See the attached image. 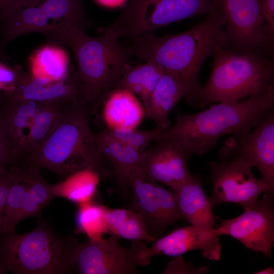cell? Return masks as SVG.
I'll use <instances>...</instances> for the list:
<instances>
[{"label":"cell","instance_id":"1","mask_svg":"<svg viewBox=\"0 0 274 274\" xmlns=\"http://www.w3.org/2000/svg\"><path fill=\"white\" fill-rule=\"evenodd\" d=\"M225 20L218 8L190 29L176 34H147L133 39L131 55L153 62L176 76L187 92L186 101L198 107L202 85L199 73L205 60L221 48L228 47Z\"/></svg>","mask_w":274,"mask_h":274},{"label":"cell","instance_id":"29","mask_svg":"<svg viewBox=\"0 0 274 274\" xmlns=\"http://www.w3.org/2000/svg\"><path fill=\"white\" fill-rule=\"evenodd\" d=\"M78 206L76 223L79 231L86 234L89 239L102 238V235L108 232L105 216L106 207L92 201Z\"/></svg>","mask_w":274,"mask_h":274},{"label":"cell","instance_id":"26","mask_svg":"<svg viewBox=\"0 0 274 274\" xmlns=\"http://www.w3.org/2000/svg\"><path fill=\"white\" fill-rule=\"evenodd\" d=\"M71 103H40L23 156L36 151L43 144L56 127Z\"/></svg>","mask_w":274,"mask_h":274},{"label":"cell","instance_id":"35","mask_svg":"<svg viewBox=\"0 0 274 274\" xmlns=\"http://www.w3.org/2000/svg\"><path fill=\"white\" fill-rule=\"evenodd\" d=\"M262 16L269 38L274 41V0H262Z\"/></svg>","mask_w":274,"mask_h":274},{"label":"cell","instance_id":"21","mask_svg":"<svg viewBox=\"0 0 274 274\" xmlns=\"http://www.w3.org/2000/svg\"><path fill=\"white\" fill-rule=\"evenodd\" d=\"M12 177L8 192L0 234L15 231L26 202L34 177L40 168L31 165L27 167L11 165Z\"/></svg>","mask_w":274,"mask_h":274},{"label":"cell","instance_id":"20","mask_svg":"<svg viewBox=\"0 0 274 274\" xmlns=\"http://www.w3.org/2000/svg\"><path fill=\"white\" fill-rule=\"evenodd\" d=\"M186 95V90L180 80L164 71L152 92L145 113L154 121L156 126L166 130L170 127L168 114L176 104Z\"/></svg>","mask_w":274,"mask_h":274},{"label":"cell","instance_id":"24","mask_svg":"<svg viewBox=\"0 0 274 274\" xmlns=\"http://www.w3.org/2000/svg\"><path fill=\"white\" fill-rule=\"evenodd\" d=\"M164 70L153 62L135 66L128 65L113 87V89H124L139 96L147 109L151 95L164 73Z\"/></svg>","mask_w":274,"mask_h":274},{"label":"cell","instance_id":"19","mask_svg":"<svg viewBox=\"0 0 274 274\" xmlns=\"http://www.w3.org/2000/svg\"><path fill=\"white\" fill-rule=\"evenodd\" d=\"M94 139L99 152L112 164L117 192L122 199H125L130 189V173L143 152L102 131L94 134Z\"/></svg>","mask_w":274,"mask_h":274},{"label":"cell","instance_id":"9","mask_svg":"<svg viewBox=\"0 0 274 274\" xmlns=\"http://www.w3.org/2000/svg\"><path fill=\"white\" fill-rule=\"evenodd\" d=\"M262 0H217L225 20L229 48L238 53L273 58L274 41L268 37L261 13Z\"/></svg>","mask_w":274,"mask_h":274},{"label":"cell","instance_id":"38","mask_svg":"<svg viewBox=\"0 0 274 274\" xmlns=\"http://www.w3.org/2000/svg\"><path fill=\"white\" fill-rule=\"evenodd\" d=\"M100 5L109 8L118 7L123 5L126 0H96Z\"/></svg>","mask_w":274,"mask_h":274},{"label":"cell","instance_id":"30","mask_svg":"<svg viewBox=\"0 0 274 274\" xmlns=\"http://www.w3.org/2000/svg\"><path fill=\"white\" fill-rule=\"evenodd\" d=\"M49 184L38 171L30 186L26 202L19 217V221L29 217L40 216L43 209L54 198Z\"/></svg>","mask_w":274,"mask_h":274},{"label":"cell","instance_id":"39","mask_svg":"<svg viewBox=\"0 0 274 274\" xmlns=\"http://www.w3.org/2000/svg\"><path fill=\"white\" fill-rule=\"evenodd\" d=\"M256 274H273L274 269L273 267L270 266L265 268L262 270L254 272Z\"/></svg>","mask_w":274,"mask_h":274},{"label":"cell","instance_id":"25","mask_svg":"<svg viewBox=\"0 0 274 274\" xmlns=\"http://www.w3.org/2000/svg\"><path fill=\"white\" fill-rule=\"evenodd\" d=\"M100 175L89 167L75 172L62 181L51 185L54 197L64 198L78 205L91 201L100 182Z\"/></svg>","mask_w":274,"mask_h":274},{"label":"cell","instance_id":"31","mask_svg":"<svg viewBox=\"0 0 274 274\" xmlns=\"http://www.w3.org/2000/svg\"><path fill=\"white\" fill-rule=\"evenodd\" d=\"M165 130L156 126L147 130H138L135 128H107L101 131L105 134L123 143L129 145L143 152L149 143L157 140Z\"/></svg>","mask_w":274,"mask_h":274},{"label":"cell","instance_id":"5","mask_svg":"<svg viewBox=\"0 0 274 274\" xmlns=\"http://www.w3.org/2000/svg\"><path fill=\"white\" fill-rule=\"evenodd\" d=\"M41 215L36 228L28 232L0 234V274L74 272L78 237L55 232Z\"/></svg>","mask_w":274,"mask_h":274},{"label":"cell","instance_id":"18","mask_svg":"<svg viewBox=\"0 0 274 274\" xmlns=\"http://www.w3.org/2000/svg\"><path fill=\"white\" fill-rule=\"evenodd\" d=\"M174 191L180 213L191 226L203 229L214 228L216 217L200 177L191 174Z\"/></svg>","mask_w":274,"mask_h":274},{"label":"cell","instance_id":"13","mask_svg":"<svg viewBox=\"0 0 274 274\" xmlns=\"http://www.w3.org/2000/svg\"><path fill=\"white\" fill-rule=\"evenodd\" d=\"M220 160L240 159L256 167L261 179L274 188V110L265 113L248 133L231 135L221 148Z\"/></svg>","mask_w":274,"mask_h":274},{"label":"cell","instance_id":"6","mask_svg":"<svg viewBox=\"0 0 274 274\" xmlns=\"http://www.w3.org/2000/svg\"><path fill=\"white\" fill-rule=\"evenodd\" d=\"M211 74L202 86L198 107L217 102H234L274 87L273 58L238 53L228 47L213 55Z\"/></svg>","mask_w":274,"mask_h":274},{"label":"cell","instance_id":"8","mask_svg":"<svg viewBox=\"0 0 274 274\" xmlns=\"http://www.w3.org/2000/svg\"><path fill=\"white\" fill-rule=\"evenodd\" d=\"M63 21L88 25L83 0H43L11 12L0 18V52L18 37L31 32L44 33Z\"/></svg>","mask_w":274,"mask_h":274},{"label":"cell","instance_id":"4","mask_svg":"<svg viewBox=\"0 0 274 274\" xmlns=\"http://www.w3.org/2000/svg\"><path fill=\"white\" fill-rule=\"evenodd\" d=\"M93 110L84 101L71 103L52 132L36 151L26 155L27 165L52 172L63 178L91 167L100 175L104 158L90 127Z\"/></svg>","mask_w":274,"mask_h":274},{"label":"cell","instance_id":"22","mask_svg":"<svg viewBox=\"0 0 274 274\" xmlns=\"http://www.w3.org/2000/svg\"><path fill=\"white\" fill-rule=\"evenodd\" d=\"M102 114L108 128H135L143 119L144 110L134 94L124 89H113Z\"/></svg>","mask_w":274,"mask_h":274},{"label":"cell","instance_id":"2","mask_svg":"<svg viewBox=\"0 0 274 274\" xmlns=\"http://www.w3.org/2000/svg\"><path fill=\"white\" fill-rule=\"evenodd\" d=\"M274 108V87L262 94L234 102L222 101L197 113L177 112L175 125L156 141L171 140L191 155H201L217 145L222 135L250 132L259 119Z\"/></svg>","mask_w":274,"mask_h":274},{"label":"cell","instance_id":"12","mask_svg":"<svg viewBox=\"0 0 274 274\" xmlns=\"http://www.w3.org/2000/svg\"><path fill=\"white\" fill-rule=\"evenodd\" d=\"M146 247L132 241L129 248L122 246L115 235L108 238L78 243L74 250L77 273L80 274H135L139 256Z\"/></svg>","mask_w":274,"mask_h":274},{"label":"cell","instance_id":"37","mask_svg":"<svg viewBox=\"0 0 274 274\" xmlns=\"http://www.w3.org/2000/svg\"><path fill=\"white\" fill-rule=\"evenodd\" d=\"M176 257V259L168 263L162 273H186L194 272L190 270V267L192 266L184 260L182 255Z\"/></svg>","mask_w":274,"mask_h":274},{"label":"cell","instance_id":"28","mask_svg":"<svg viewBox=\"0 0 274 274\" xmlns=\"http://www.w3.org/2000/svg\"><path fill=\"white\" fill-rule=\"evenodd\" d=\"M31 74L53 81L65 79L68 75V59L58 47L46 46L38 50L30 59Z\"/></svg>","mask_w":274,"mask_h":274},{"label":"cell","instance_id":"15","mask_svg":"<svg viewBox=\"0 0 274 274\" xmlns=\"http://www.w3.org/2000/svg\"><path fill=\"white\" fill-rule=\"evenodd\" d=\"M224 234L219 227L203 229L193 226L178 228L153 242L140 253V266L150 264L153 256L165 255L177 257L194 250L201 251L202 255L211 260L220 259L222 245L219 240Z\"/></svg>","mask_w":274,"mask_h":274},{"label":"cell","instance_id":"27","mask_svg":"<svg viewBox=\"0 0 274 274\" xmlns=\"http://www.w3.org/2000/svg\"><path fill=\"white\" fill-rule=\"evenodd\" d=\"M105 216L108 232L113 235L132 241H154L142 217L132 210L106 207Z\"/></svg>","mask_w":274,"mask_h":274},{"label":"cell","instance_id":"23","mask_svg":"<svg viewBox=\"0 0 274 274\" xmlns=\"http://www.w3.org/2000/svg\"><path fill=\"white\" fill-rule=\"evenodd\" d=\"M39 105V102L33 101L12 99L4 96L0 101V107L10 127L18 160L23 156Z\"/></svg>","mask_w":274,"mask_h":274},{"label":"cell","instance_id":"7","mask_svg":"<svg viewBox=\"0 0 274 274\" xmlns=\"http://www.w3.org/2000/svg\"><path fill=\"white\" fill-rule=\"evenodd\" d=\"M218 8L217 0H130L108 27L119 37L133 40Z\"/></svg>","mask_w":274,"mask_h":274},{"label":"cell","instance_id":"17","mask_svg":"<svg viewBox=\"0 0 274 274\" xmlns=\"http://www.w3.org/2000/svg\"><path fill=\"white\" fill-rule=\"evenodd\" d=\"M4 96L39 103H70L77 101L88 102L85 89L75 71L70 72L67 77L62 80L53 81L46 78L35 77L22 70L15 89L10 92L4 93Z\"/></svg>","mask_w":274,"mask_h":274},{"label":"cell","instance_id":"16","mask_svg":"<svg viewBox=\"0 0 274 274\" xmlns=\"http://www.w3.org/2000/svg\"><path fill=\"white\" fill-rule=\"evenodd\" d=\"M157 142L142 153L136 165L150 180L174 191L191 175L187 163L191 155L173 140Z\"/></svg>","mask_w":274,"mask_h":274},{"label":"cell","instance_id":"33","mask_svg":"<svg viewBox=\"0 0 274 274\" xmlns=\"http://www.w3.org/2000/svg\"><path fill=\"white\" fill-rule=\"evenodd\" d=\"M21 71L19 66L10 67L0 62V91H12L19 81Z\"/></svg>","mask_w":274,"mask_h":274},{"label":"cell","instance_id":"10","mask_svg":"<svg viewBox=\"0 0 274 274\" xmlns=\"http://www.w3.org/2000/svg\"><path fill=\"white\" fill-rule=\"evenodd\" d=\"M129 182L130 209L142 217L147 234L154 241L165 235L168 226L185 220L178 207L174 191L150 180L137 165L131 170Z\"/></svg>","mask_w":274,"mask_h":274},{"label":"cell","instance_id":"3","mask_svg":"<svg viewBox=\"0 0 274 274\" xmlns=\"http://www.w3.org/2000/svg\"><path fill=\"white\" fill-rule=\"evenodd\" d=\"M86 27L62 22L43 34L54 45H65L73 51L77 76L86 92L89 104L95 113L103 93L113 87L127 67L131 54L128 47L118 41L119 36L108 26L99 36L87 34Z\"/></svg>","mask_w":274,"mask_h":274},{"label":"cell","instance_id":"11","mask_svg":"<svg viewBox=\"0 0 274 274\" xmlns=\"http://www.w3.org/2000/svg\"><path fill=\"white\" fill-rule=\"evenodd\" d=\"M212 182L209 199L212 208L223 203H233L245 209L262 193L274 192L261 178L257 179L252 167L240 159L209 162Z\"/></svg>","mask_w":274,"mask_h":274},{"label":"cell","instance_id":"34","mask_svg":"<svg viewBox=\"0 0 274 274\" xmlns=\"http://www.w3.org/2000/svg\"><path fill=\"white\" fill-rule=\"evenodd\" d=\"M12 177V169L11 165L0 169V231Z\"/></svg>","mask_w":274,"mask_h":274},{"label":"cell","instance_id":"36","mask_svg":"<svg viewBox=\"0 0 274 274\" xmlns=\"http://www.w3.org/2000/svg\"><path fill=\"white\" fill-rule=\"evenodd\" d=\"M43 0H0V18L19 9L35 6Z\"/></svg>","mask_w":274,"mask_h":274},{"label":"cell","instance_id":"14","mask_svg":"<svg viewBox=\"0 0 274 274\" xmlns=\"http://www.w3.org/2000/svg\"><path fill=\"white\" fill-rule=\"evenodd\" d=\"M273 193H264L262 199L244 209L234 218L224 220L218 226L224 235L240 242L246 248L271 259L274 243Z\"/></svg>","mask_w":274,"mask_h":274},{"label":"cell","instance_id":"32","mask_svg":"<svg viewBox=\"0 0 274 274\" xmlns=\"http://www.w3.org/2000/svg\"><path fill=\"white\" fill-rule=\"evenodd\" d=\"M18 161L13 136L4 113L0 107V169L15 165Z\"/></svg>","mask_w":274,"mask_h":274}]
</instances>
